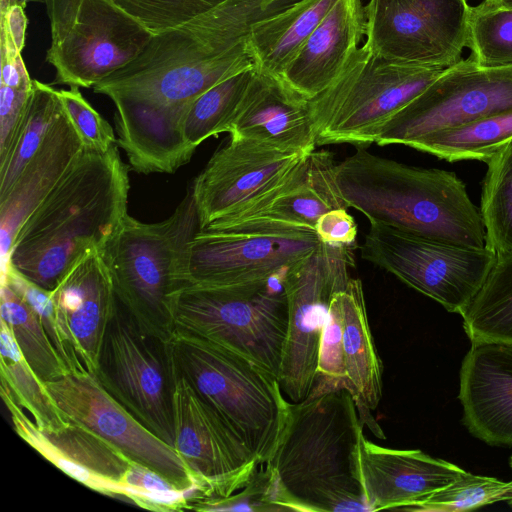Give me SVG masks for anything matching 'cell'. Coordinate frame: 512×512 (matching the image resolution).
I'll return each mask as SVG.
<instances>
[{"mask_svg":"<svg viewBox=\"0 0 512 512\" xmlns=\"http://www.w3.org/2000/svg\"><path fill=\"white\" fill-rule=\"evenodd\" d=\"M295 0H226L194 19L152 36L143 51L93 87L161 110L186 114L223 80L254 68L247 39L258 20Z\"/></svg>","mask_w":512,"mask_h":512,"instance_id":"cell-1","label":"cell"},{"mask_svg":"<svg viewBox=\"0 0 512 512\" xmlns=\"http://www.w3.org/2000/svg\"><path fill=\"white\" fill-rule=\"evenodd\" d=\"M128 169L113 146L84 149L21 225L9 257L19 273L53 291L88 251H103L128 215Z\"/></svg>","mask_w":512,"mask_h":512,"instance_id":"cell-2","label":"cell"},{"mask_svg":"<svg viewBox=\"0 0 512 512\" xmlns=\"http://www.w3.org/2000/svg\"><path fill=\"white\" fill-rule=\"evenodd\" d=\"M362 428L345 388L290 403L282 437L266 463L284 511H369L359 460Z\"/></svg>","mask_w":512,"mask_h":512,"instance_id":"cell-3","label":"cell"},{"mask_svg":"<svg viewBox=\"0 0 512 512\" xmlns=\"http://www.w3.org/2000/svg\"><path fill=\"white\" fill-rule=\"evenodd\" d=\"M336 180L348 208L370 223L422 237L485 248L480 209L454 173L410 166L359 148L337 164Z\"/></svg>","mask_w":512,"mask_h":512,"instance_id":"cell-4","label":"cell"},{"mask_svg":"<svg viewBox=\"0 0 512 512\" xmlns=\"http://www.w3.org/2000/svg\"><path fill=\"white\" fill-rule=\"evenodd\" d=\"M169 344L177 374L258 457L273 456L290 402L279 379L245 357L199 336L173 329Z\"/></svg>","mask_w":512,"mask_h":512,"instance_id":"cell-5","label":"cell"},{"mask_svg":"<svg viewBox=\"0 0 512 512\" xmlns=\"http://www.w3.org/2000/svg\"><path fill=\"white\" fill-rule=\"evenodd\" d=\"M285 271L264 282L177 289L170 301L173 329L227 348L279 379L288 331Z\"/></svg>","mask_w":512,"mask_h":512,"instance_id":"cell-6","label":"cell"},{"mask_svg":"<svg viewBox=\"0 0 512 512\" xmlns=\"http://www.w3.org/2000/svg\"><path fill=\"white\" fill-rule=\"evenodd\" d=\"M444 69L394 61L359 47L337 79L309 100L317 146L375 143L384 125Z\"/></svg>","mask_w":512,"mask_h":512,"instance_id":"cell-7","label":"cell"},{"mask_svg":"<svg viewBox=\"0 0 512 512\" xmlns=\"http://www.w3.org/2000/svg\"><path fill=\"white\" fill-rule=\"evenodd\" d=\"M197 231L189 190L163 221L144 223L128 214L102 251L118 300L141 324L167 338L173 331L170 301L179 287L180 255Z\"/></svg>","mask_w":512,"mask_h":512,"instance_id":"cell-8","label":"cell"},{"mask_svg":"<svg viewBox=\"0 0 512 512\" xmlns=\"http://www.w3.org/2000/svg\"><path fill=\"white\" fill-rule=\"evenodd\" d=\"M94 375L141 424L174 447L176 371L169 338L141 324L117 297Z\"/></svg>","mask_w":512,"mask_h":512,"instance_id":"cell-9","label":"cell"},{"mask_svg":"<svg viewBox=\"0 0 512 512\" xmlns=\"http://www.w3.org/2000/svg\"><path fill=\"white\" fill-rule=\"evenodd\" d=\"M51 45L46 60L55 82L94 87L135 59L152 38L109 0H44Z\"/></svg>","mask_w":512,"mask_h":512,"instance_id":"cell-10","label":"cell"},{"mask_svg":"<svg viewBox=\"0 0 512 512\" xmlns=\"http://www.w3.org/2000/svg\"><path fill=\"white\" fill-rule=\"evenodd\" d=\"M361 257L461 316L496 260L488 248H471L370 223Z\"/></svg>","mask_w":512,"mask_h":512,"instance_id":"cell-11","label":"cell"},{"mask_svg":"<svg viewBox=\"0 0 512 512\" xmlns=\"http://www.w3.org/2000/svg\"><path fill=\"white\" fill-rule=\"evenodd\" d=\"M355 244L322 243L287 268L283 288L288 331L279 382L292 402L308 397L314 385L320 338L334 294L351 279Z\"/></svg>","mask_w":512,"mask_h":512,"instance_id":"cell-12","label":"cell"},{"mask_svg":"<svg viewBox=\"0 0 512 512\" xmlns=\"http://www.w3.org/2000/svg\"><path fill=\"white\" fill-rule=\"evenodd\" d=\"M510 111L512 65H481L470 56L444 69L397 112L375 143L411 147L428 134Z\"/></svg>","mask_w":512,"mask_h":512,"instance_id":"cell-13","label":"cell"},{"mask_svg":"<svg viewBox=\"0 0 512 512\" xmlns=\"http://www.w3.org/2000/svg\"><path fill=\"white\" fill-rule=\"evenodd\" d=\"M467 0H369L364 46L385 58L447 68L470 45Z\"/></svg>","mask_w":512,"mask_h":512,"instance_id":"cell-14","label":"cell"},{"mask_svg":"<svg viewBox=\"0 0 512 512\" xmlns=\"http://www.w3.org/2000/svg\"><path fill=\"white\" fill-rule=\"evenodd\" d=\"M44 385L66 421L97 434L132 461L189 493L191 500L202 497L190 469L176 449L130 414L93 373L69 370Z\"/></svg>","mask_w":512,"mask_h":512,"instance_id":"cell-15","label":"cell"},{"mask_svg":"<svg viewBox=\"0 0 512 512\" xmlns=\"http://www.w3.org/2000/svg\"><path fill=\"white\" fill-rule=\"evenodd\" d=\"M320 244L311 231H197L180 255L178 289L264 282Z\"/></svg>","mask_w":512,"mask_h":512,"instance_id":"cell-16","label":"cell"},{"mask_svg":"<svg viewBox=\"0 0 512 512\" xmlns=\"http://www.w3.org/2000/svg\"><path fill=\"white\" fill-rule=\"evenodd\" d=\"M174 448L190 469L201 498H225L243 489L261 464L258 457L176 373Z\"/></svg>","mask_w":512,"mask_h":512,"instance_id":"cell-17","label":"cell"},{"mask_svg":"<svg viewBox=\"0 0 512 512\" xmlns=\"http://www.w3.org/2000/svg\"><path fill=\"white\" fill-rule=\"evenodd\" d=\"M337 164L330 151L315 148L273 189L200 231L315 232L322 214L348 208L337 184Z\"/></svg>","mask_w":512,"mask_h":512,"instance_id":"cell-18","label":"cell"},{"mask_svg":"<svg viewBox=\"0 0 512 512\" xmlns=\"http://www.w3.org/2000/svg\"><path fill=\"white\" fill-rule=\"evenodd\" d=\"M307 154L230 138L226 146L213 154L190 189L199 230L273 189Z\"/></svg>","mask_w":512,"mask_h":512,"instance_id":"cell-19","label":"cell"},{"mask_svg":"<svg viewBox=\"0 0 512 512\" xmlns=\"http://www.w3.org/2000/svg\"><path fill=\"white\" fill-rule=\"evenodd\" d=\"M56 322L70 370L95 373L116 295L101 250L85 253L52 291Z\"/></svg>","mask_w":512,"mask_h":512,"instance_id":"cell-20","label":"cell"},{"mask_svg":"<svg viewBox=\"0 0 512 512\" xmlns=\"http://www.w3.org/2000/svg\"><path fill=\"white\" fill-rule=\"evenodd\" d=\"M1 397L15 432L41 456L88 488L126 499V478L134 461L78 424L67 421L56 430L40 429L8 395Z\"/></svg>","mask_w":512,"mask_h":512,"instance_id":"cell-21","label":"cell"},{"mask_svg":"<svg viewBox=\"0 0 512 512\" xmlns=\"http://www.w3.org/2000/svg\"><path fill=\"white\" fill-rule=\"evenodd\" d=\"M458 399L469 433L512 447V344L473 342L460 369Z\"/></svg>","mask_w":512,"mask_h":512,"instance_id":"cell-22","label":"cell"},{"mask_svg":"<svg viewBox=\"0 0 512 512\" xmlns=\"http://www.w3.org/2000/svg\"><path fill=\"white\" fill-rule=\"evenodd\" d=\"M359 460L369 511L407 510L465 473L458 465L419 449L385 448L364 436Z\"/></svg>","mask_w":512,"mask_h":512,"instance_id":"cell-23","label":"cell"},{"mask_svg":"<svg viewBox=\"0 0 512 512\" xmlns=\"http://www.w3.org/2000/svg\"><path fill=\"white\" fill-rule=\"evenodd\" d=\"M228 133L231 139L252 140L291 153H309L317 146L309 100L280 77L258 70Z\"/></svg>","mask_w":512,"mask_h":512,"instance_id":"cell-24","label":"cell"},{"mask_svg":"<svg viewBox=\"0 0 512 512\" xmlns=\"http://www.w3.org/2000/svg\"><path fill=\"white\" fill-rule=\"evenodd\" d=\"M84 149L63 108L14 185L0 198L1 273L9 265L10 252L23 222L69 172Z\"/></svg>","mask_w":512,"mask_h":512,"instance_id":"cell-25","label":"cell"},{"mask_svg":"<svg viewBox=\"0 0 512 512\" xmlns=\"http://www.w3.org/2000/svg\"><path fill=\"white\" fill-rule=\"evenodd\" d=\"M365 33L361 0H338L280 78L304 98H315L337 79Z\"/></svg>","mask_w":512,"mask_h":512,"instance_id":"cell-26","label":"cell"},{"mask_svg":"<svg viewBox=\"0 0 512 512\" xmlns=\"http://www.w3.org/2000/svg\"><path fill=\"white\" fill-rule=\"evenodd\" d=\"M110 99L116 107L117 143L133 170L142 174L174 173L190 161L197 147L183 133L185 114L122 97Z\"/></svg>","mask_w":512,"mask_h":512,"instance_id":"cell-27","label":"cell"},{"mask_svg":"<svg viewBox=\"0 0 512 512\" xmlns=\"http://www.w3.org/2000/svg\"><path fill=\"white\" fill-rule=\"evenodd\" d=\"M343 357L346 389L362 424L381 439L383 430L372 416L382 398V365L368 323L362 282L352 278L343 301Z\"/></svg>","mask_w":512,"mask_h":512,"instance_id":"cell-28","label":"cell"},{"mask_svg":"<svg viewBox=\"0 0 512 512\" xmlns=\"http://www.w3.org/2000/svg\"><path fill=\"white\" fill-rule=\"evenodd\" d=\"M338 0H295L255 22L247 46L255 69L276 77L295 56Z\"/></svg>","mask_w":512,"mask_h":512,"instance_id":"cell-29","label":"cell"},{"mask_svg":"<svg viewBox=\"0 0 512 512\" xmlns=\"http://www.w3.org/2000/svg\"><path fill=\"white\" fill-rule=\"evenodd\" d=\"M461 317L471 343L512 344V251L496 253L485 282Z\"/></svg>","mask_w":512,"mask_h":512,"instance_id":"cell-30","label":"cell"},{"mask_svg":"<svg viewBox=\"0 0 512 512\" xmlns=\"http://www.w3.org/2000/svg\"><path fill=\"white\" fill-rule=\"evenodd\" d=\"M1 393L23 409L37 427L56 430L67 424L44 382L30 368L7 324L1 320Z\"/></svg>","mask_w":512,"mask_h":512,"instance_id":"cell-31","label":"cell"},{"mask_svg":"<svg viewBox=\"0 0 512 512\" xmlns=\"http://www.w3.org/2000/svg\"><path fill=\"white\" fill-rule=\"evenodd\" d=\"M63 106L58 90L33 80V90L10 147L0 159V198H3L34 156Z\"/></svg>","mask_w":512,"mask_h":512,"instance_id":"cell-32","label":"cell"},{"mask_svg":"<svg viewBox=\"0 0 512 512\" xmlns=\"http://www.w3.org/2000/svg\"><path fill=\"white\" fill-rule=\"evenodd\" d=\"M511 139L512 111L428 134L411 148L447 161L486 162Z\"/></svg>","mask_w":512,"mask_h":512,"instance_id":"cell-33","label":"cell"},{"mask_svg":"<svg viewBox=\"0 0 512 512\" xmlns=\"http://www.w3.org/2000/svg\"><path fill=\"white\" fill-rule=\"evenodd\" d=\"M0 298L1 320L9 327L21 354L38 378L45 383L69 371L29 303L3 282Z\"/></svg>","mask_w":512,"mask_h":512,"instance_id":"cell-34","label":"cell"},{"mask_svg":"<svg viewBox=\"0 0 512 512\" xmlns=\"http://www.w3.org/2000/svg\"><path fill=\"white\" fill-rule=\"evenodd\" d=\"M255 71L254 67L223 80L189 105L182 129L190 144L198 147L212 136L228 133Z\"/></svg>","mask_w":512,"mask_h":512,"instance_id":"cell-35","label":"cell"},{"mask_svg":"<svg viewBox=\"0 0 512 512\" xmlns=\"http://www.w3.org/2000/svg\"><path fill=\"white\" fill-rule=\"evenodd\" d=\"M485 163L480 213L486 246L496 253L512 251V139Z\"/></svg>","mask_w":512,"mask_h":512,"instance_id":"cell-36","label":"cell"},{"mask_svg":"<svg viewBox=\"0 0 512 512\" xmlns=\"http://www.w3.org/2000/svg\"><path fill=\"white\" fill-rule=\"evenodd\" d=\"M510 499H512V480L505 482L494 477L475 475L465 471L455 481L415 503L407 510L468 511Z\"/></svg>","mask_w":512,"mask_h":512,"instance_id":"cell-37","label":"cell"},{"mask_svg":"<svg viewBox=\"0 0 512 512\" xmlns=\"http://www.w3.org/2000/svg\"><path fill=\"white\" fill-rule=\"evenodd\" d=\"M469 49L481 65H512V8L471 7Z\"/></svg>","mask_w":512,"mask_h":512,"instance_id":"cell-38","label":"cell"},{"mask_svg":"<svg viewBox=\"0 0 512 512\" xmlns=\"http://www.w3.org/2000/svg\"><path fill=\"white\" fill-rule=\"evenodd\" d=\"M351 279L334 294L331 300L320 338L316 379L308 396L320 395L339 388L346 389L343 357V301Z\"/></svg>","mask_w":512,"mask_h":512,"instance_id":"cell-39","label":"cell"},{"mask_svg":"<svg viewBox=\"0 0 512 512\" xmlns=\"http://www.w3.org/2000/svg\"><path fill=\"white\" fill-rule=\"evenodd\" d=\"M153 36L178 27L226 0H109Z\"/></svg>","mask_w":512,"mask_h":512,"instance_id":"cell-40","label":"cell"},{"mask_svg":"<svg viewBox=\"0 0 512 512\" xmlns=\"http://www.w3.org/2000/svg\"><path fill=\"white\" fill-rule=\"evenodd\" d=\"M196 511H284L277 502L276 486L271 471L254 474L241 490L225 498H199L189 502Z\"/></svg>","mask_w":512,"mask_h":512,"instance_id":"cell-41","label":"cell"},{"mask_svg":"<svg viewBox=\"0 0 512 512\" xmlns=\"http://www.w3.org/2000/svg\"><path fill=\"white\" fill-rule=\"evenodd\" d=\"M58 92L65 113L86 149L104 153L115 146L111 125L83 97L79 87Z\"/></svg>","mask_w":512,"mask_h":512,"instance_id":"cell-42","label":"cell"},{"mask_svg":"<svg viewBox=\"0 0 512 512\" xmlns=\"http://www.w3.org/2000/svg\"><path fill=\"white\" fill-rule=\"evenodd\" d=\"M32 90L0 84V159L10 147Z\"/></svg>","mask_w":512,"mask_h":512,"instance_id":"cell-43","label":"cell"},{"mask_svg":"<svg viewBox=\"0 0 512 512\" xmlns=\"http://www.w3.org/2000/svg\"><path fill=\"white\" fill-rule=\"evenodd\" d=\"M347 209H332L318 218L315 224V232L322 243L355 244L358 232L357 224Z\"/></svg>","mask_w":512,"mask_h":512,"instance_id":"cell-44","label":"cell"},{"mask_svg":"<svg viewBox=\"0 0 512 512\" xmlns=\"http://www.w3.org/2000/svg\"><path fill=\"white\" fill-rule=\"evenodd\" d=\"M25 4L12 2L1 5V34L7 36L14 46L22 52L25 46L27 17Z\"/></svg>","mask_w":512,"mask_h":512,"instance_id":"cell-45","label":"cell"},{"mask_svg":"<svg viewBox=\"0 0 512 512\" xmlns=\"http://www.w3.org/2000/svg\"><path fill=\"white\" fill-rule=\"evenodd\" d=\"M512 4V0H483L480 4L484 8L506 7Z\"/></svg>","mask_w":512,"mask_h":512,"instance_id":"cell-46","label":"cell"},{"mask_svg":"<svg viewBox=\"0 0 512 512\" xmlns=\"http://www.w3.org/2000/svg\"><path fill=\"white\" fill-rule=\"evenodd\" d=\"M0 1H1V5H5L8 3H12V2H19V3H23L25 5L28 2H43L44 3V0H0Z\"/></svg>","mask_w":512,"mask_h":512,"instance_id":"cell-47","label":"cell"},{"mask_svg":"<svg viewBox=\"0 0 512 512\" xmlns=\"http://www.w3.org/2000/svg\"><path fill=\"white\" fill-rule=\"evenodd\" d=\"M509 466L512 470V455L509 458ZM507 502H508L509 506L512 508V499L508 500Z\"/></svg>","mask_w":512,"mask_h":512,"instance_id":"cell-48","label":"cell"},{"mask_svg":"<svg viewBox=\"0 0 512 512\" xmlns=\"http://www.w3.org/2000/svg\"><path fill=\"white\" fill-rule=\"evenodd\" d=\"M506 7H511L512 8V4H510L509 6H506Z\"/></svg>","mask_w":512,"mask_h":512,"instance_id":"cell-49","label":"cell"}]
</instances>
